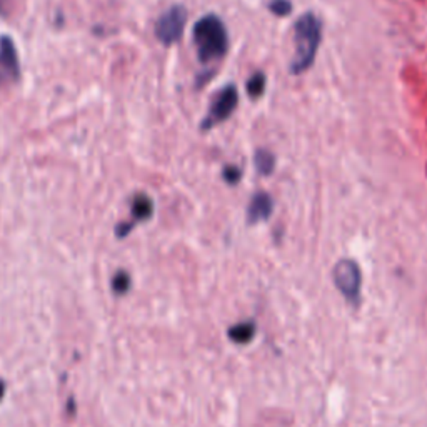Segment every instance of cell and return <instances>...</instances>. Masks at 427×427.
Segmentation results:
<instances>
[{
	"instance_id": "obj_16",
	"label": "cell",
	"mask_w": 427,
	"mask_h": 427,
	"mask_svg": "<svg viewBox=\"0 0 427 427\" xmlns=\"http://www.w3.org/2000/svg\"><path fill=\"white\" fill-rule=\"evenodd\" d=\"M4 396H6V384H4V380H0V401H2Z\"/></svg>"
},
{
	"instance_id": "obj_6",
	"label": "cell",
	"mask_w": 427,
	"mask_h": 427,
	"mask_svg": "<svg viewBox=\"0 0 427 427\" xmlns=\"http://www.w3.org/2000/svg\"><path fill=\"white\" fill-rule=\"evenodd\" d=\"M21 77V62L16 44L8 35L0 37V87L18 81Z\"/></svg>"
},
{
	"instance_id": "obj_3",
	"label": "cell",
	"mask_w": 427,
	"mask_h": 427,
	"mask_svg": "<svg viewBox=\"0 0 427 427\" xmlns=\"http://www.w3.org/2000/svg\"><path fill=\"white\" fill-rule=\"evenodd\" d=\"M334 284L342 296L351 304L359 303L361 287H362V272L359 264L352 259H341L332 271Z\"/></svg>"
},
{
	"instance_id": "obj_9",
	"label": "cell",
	"mask_w": 427,
	"mask_h": 427,
	"mask_svg": "<svg viewBox=\"0 0 427 427\" xmlns=\"http://www.w3.org/2000/svg\"><path fill=\"white\" fill-rule=\"evenodd\" d=\"M254 164L259 174L271 175L274 172V167H276V157L267 148H259L254 156Z\"/></svg>"
},
{
	"instance_id": "obj_8",
	"label": "cell",
	"mask_w": 427,
	"mask_h": 427,
	"mask_svg": "<svg viewBox=\"0 0 427 427\" xmlns=\"http://www.w3.org/2000/svg\"><path fill=\"white\" fill-rule=\"evenodd\" d=\"M154 214V202L152 199L146 196L144 192H139L134 196L132 199V222L137 224V222L142 221H148Z\"/></svg>"
},
{
	"instance_id": "obj_11",
	"label": "cell",
	"mask_w": 427,
	"mask_h": 427,
	"mask_svg": "<svg viewBox=\"0 0 427 427\" xmlns=\"http://www.w3.org/2000/svg\"><path fill=\"white\" fill-rule=\"evenodd\" d=\"M245 87H247V94L252 99H259L266 90V76L262 72H255L245 83Z\"/></svg>"
},
{
	"instance_id": "obj_14",
	"label": "cell",
	"mask_w": 427,
	"mask_h": 427,
	"mask_svg": "<svg viewBox=\"0 0 427 427\" xmlns=\"http://www.w3.org/2000/svg\"><path fill=\"white\" fill-rule=\"evenodd\" d=\"M222 177H224V180L227 184L234 185V184L239 182L240 177H242V170H240L239 167H235V165H226L224 172H222Z\"/></svg>"
},
{
	"instance_id": "obj_10",
	"label": "cell",
	"mask_w": 427,
	"mask_h": 427,
	"mask_svg": "<svg viewBox=\"0 0 427 427\" xmlns=\"http://www.w3.org/2000/svg\"><path fill=\"white\" fill-rule=\"evenodd\" d=\"M254 332L255 326L252 322H242L229 329V337L238 344H247L250 339L254 337Z\"/></svg>"
},
{
	"instance_id": "obj_1",
	"label": "cell",
	"mask_w": 427,
	"mask_h": 427,
	"mask_svg": "<svg viewBox=\"0 0 427 427\" xmlns=\"http://www.w3.org/2000/svg\"><path fill=\"white\" fill-rule=\"evenodd\" d=\"M192 39L197 49L199 62L204 66L219 62L229 50L227 27L216 13H207V16L199 18L194 25Z\"/></svg>"
},
{
	"instance_id": "obj_2",
	"label": "cell",
	"mask_w": 427,
	"mask_h": 427,
	"mask_svg": "<svg viewBox=\"0 0 427 427\" xmlns=\"http://www.w3.org/2000/svg\"><path fill=\"white\" fill-rule=\"evenodd\" d=\"M320 40H322V22L314 12H305L294 24V59H292V74H303L310 69L317 55Z\"/></svg>"
},
{
	"instance_id": "obj_5",
	"label": "cell",
	"mask_w": 427,
	"mask_h": 427,
	"mask_svg": "<svg viewBox=\"0 0 427 427\" xmlns=\"http://www.w3.org/2000/svg\"><path fill=\"white\" fill-rule=\"evenodd\" d=\"M187 24V11L184 6H172L165 11L156 22V37L165 47L180 40Z\"/></svg>"
},
{
	"instance_id": "obj_15",
	"label": "cell",
	"mask_w": 427,
	"mask_h": 427,
	"mask_svg": "<svg viewBox=\"0 0 427 427\" xmlns=\"http://www.w3.org/2000/svg\"><path fill=\"white\" fill-rule=\"evenodd\" d=\"M13 7V0H0V17H11Z\"/></svg>"
},
{
	"instance_id": "obj_7",
	"label": "cell",
	"mask_w": 427,
	"mask_h": 427,
	"mask_svg": "<svg viewBox=\"0 0 427 427\" xmlns=\"http://www.w3.org/2000/svg\"><path fill=\"white\" fill-rule=\"evenodd\" d=\"M272 214V199L267 192H257L250 199L247 207V221L249 224H257V222L267 221Z\"/></svg>"
},
{
	"instance_id": "obj_4",
	"label": "cell",
	"mask_w": 427,
	"mask_h": 427,
	"mask_svg": "<svg viewBox=\"0 0 427 427\" xmlns=\"http://www.w3.org/2000/svg\"><path fill=\"white\" fill-rule=\"evenodd\" d=\"M239 102V92L234 83H227L224 89L219 90L211 102V109L202 120L201 129L202 131H211L217 124H222L232 115Z\"/></svg>"
},
{
	"instance_id": "obj_12",
	"label": "cell",
	"mask_w": 427,
	"mask_h": 427,
	"mask_svg": "<svg viewBox=\"0 0 427 427\" xmlns=\"http://www.w3.org/2000/svg\"><path fill=\"white\" fill-rule=\"evenodd\" d=\"M131 289V276L125 271H119L112 279V291L115 294H125Z\"/></svg>"
},
{
	"instance_id": "obj_13",
	"label": "cell",
	"mask_w": 427,
	"mask_h": 427,
	"mask_svg": "<svg viewBox=\"0 0 427 427\" xmlns=\"http://www.w3.org/2000/svg\"><path fill=\"white\" fill-rule=\"evenodd\" d=\"M269 11L276 13V16L284 17L287 13H291L292 6L289 0H271V2H269Z\"/></svg>"
}]
</instances>
